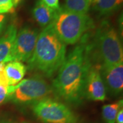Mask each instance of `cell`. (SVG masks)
<instances>
[{
  "mask_svg": "<svg viewBox=\"0 0 123 123\" xmlns=\"http://www.w3.org/2000/svg\"><path fill=\"white\" fill-rule=\"evenodd\" d=\"M92 64L98 67L123 62V46L117 31L108 21L101 23L90 40Z\"/></svg>",
  "mask_w": 123,
  "mask_h": 123,
  "instance_id": "3",
  "label": "cell"
},
{
  "mask_svg": "<svg viewBox=\"0 0 123 123\" xmlns=\"http://www.w3.org/2000/svg\"><path fill=\"white\" fill-rule=\"evenodd\" d=\"M62 8L75 13L87 14L92 5L91 0H64Z\"/></svg>",
  "mask_w": 123,
  "mask_h": 123,
  "instance_id": "14",
  "label": "cell"
},
{
  "mask_svg": "<svg viewBox=\"0 0 123 123\" xmlns=\"http://www.w3.org/2000/svg\"><path fill=\"white\" fill-rule=\"evenodd\" d=\"M123 0H93V8L101 16H108L118 10Z\"/></svg>",
  "mask_w": 123,
  "mask_h": 123,
  "instance_id": "13",
  "label": "cell"
},
{
  "mask_svg": "<svg viewBox=\"0 0 123 123\" xmlns=\"http://www.w3.org/2000/svg\"><path fill=\"white\" fill-rule=\"evenodd\" d=\"M66 49V44L58 37L52 23L49 24L38 34L34 51L27 62L29 68L52 77L65 60Z\"/></svg>",
  "mask_w": 123,
  "mask_h": 123,
  "instance_id": "2",
  "label": "cell"
},
{
  "mask_svg": "<svg viewBox=\"0 0 123 123\" xmlns=\"http://www.w3.org/2000/svg\"><path fill=\"white\" fill-rule=\"evenodd\" d=\"M4 71L9 86H15L23 80L26 73L27 67L21 62H9L5 64Z\"/></svg>",
  "mask_w": 123,
  "mask_h": 123,
  "instance_id": "12",
  "label": "cell"
},
{
  "mask_svg": "<svg viewBox=\"0 0 123 123\" xmlns=\"http://www.w3.org/2000/svg\"><path fill=\"white\" fill-rule=\"evenodd\" d=\"M9 99L16 103H34L45 98L51 92L47 82L39 75L23 79L15 86H9Z\"/></svg>",
  "mask_w": 123,
  "mask_h": 123,
  "instance_id": "5",
  "label": "cell"
},
{
  "mask_svg": "<svg viewBox=\"0 0 123 123\" xmlns=\"http://www.w3.org/2000/svg\"><path fill=\"white\" fill-rule=\"evenodd\" d=\"M115 123H123V108L119 110L116 118Z\"/></svg>",
  "mask_w": 123,
  "mask_h": 123,
  "instance_id": "21",
  "label": "cell"
},
{
  "mask_svg": "<svg viewBox=\"0 0 123 123\" xmlns=\"http://www.w3.org/2000/svg\"><path fill=\"white\" fill-rule=\"evenodd\" d=\"M105 86L98 67L92 65L88 72L85 86V97L94 101H103L106 98Z\"/></svg>",
  "mask_w": 123,
  "mask_h": 123,
  "instance_id": "9",
  "label": "cell"
},
{
  "mask_svg": "<svg viewBox=\"0 0 123 123\" xmlns=\"http://www.w3.org/2000/svg\"><path fill=\"white\" fill-rule=\"evenodd\" d=\"M123 100L105 105L102 107V115L106 123H115L119 110L123 107Z\"/></svg>",
  "mask_w": 123,
  "mask_h": 123,
  "instance_id": "15",
  "label": "cell"
},
{
  "mask_svg": "<svg viewBox=\"0 0 123 123\" xmlns=\"http://www.w3.org/2000/svg\"><path fill=\"white\" fill-rule=\"evenodd\" d=\"M21 0H14V4H15V6H17L20 2H21Z\"/></svg>",
  "mask_w": 123,
  "mask_h": 123,
  "instance_id": "23",
  "label": "cell"
},
{
  "mask_svg": "<svg viewBox=\"0 0 123 123\" xmlns=\"http://www.w3.org/2000/svg\"><path fill=\"white\" fill-rule=\"evenodd\" d=\"M17 34V27L12 23L6 27L0 36V64L10 62L15 38Z\"/></svg>",
  "mask_w": 123,
  "mask_h": 123,
  "instance_id": "10",
  "label": "cell"
},
{
  "mask_svg": "<svg viewBox=\"0 0 123 123\" xmlns=\"http://www.w3.org/2000/svg\"><path fill=\"white\" fill-rule=\"evenodd\" d=\"M4 66V63L0 64V86L3 87H8V81L5 73Z\"/></svg>",
  "mask_w": 123,
  "mask_h": 123,
  "instance_id": "17",
  "label": "cell"
},
{
  "mask_svg": "<svg viewBox=\"0 0 123 123\" xmlns=\"http://www.w3.org/2000/svg\"><path fill=\"white\" fill-rule=\"evenodd\" d=\"M92 1H93V0H91V1H92Z\"/></svg>",
  "mask_w": 123,
  "mask_h": 123,
  "instance_id": "25",
  "label": "cell"
},
{
  "mask_svg": "<svg viewBox=\"0 0 123 123\" xmlns=\"http://www.w3.org/2000/svg\"><path fill=\"white\" fill-rule=\"evenodd\" d=\"M8 21V17L6 14H0V36L2 34V33L4 31L6 27Z\"/></svg>",
  "mask_w": 123,
  "mask_h": 123,
  "instance_id": "20",
  "label": "cell"
},
{
  "mask_svg": "<svg viewBox=\"0 0 123 123\" xmlns=\"http://www.w3.org/2000/svg\"><path fill=\"white\" fill-rule=\"evenodd\" d=\"M57 10L50 8L44 4L43 0H36L35 6L32 10L33 17L36 21L43 28L53 22Z\"/></svg>",
  "mask_w": 123,
  "mask_h": 123,
  "instance_id": "11",
  "label": "cell"
},
{
  "mask_svg": "<svg viewBox=\"0 0 123 123\" xmlns=\"http://www.w3.org/2000/svg\"><path fill=\"white\" fill-rule=\"evenodd\" d=\"M0 123H17V122L14 121L13 120L10 118H0Z\"/></svg>",
  "mask_w": 123,
  "mask_h": 123,
  "instance_id": "22",
  "label": "cell"
},
{
  "mask_svg": "<svg viewBox=\"0 0 123 123\" xmlns=\"http://www.w3.org/2000/svg\"><path fill=\"white\" fill-rule=\"evenodd\" d=\"M32 110L44 123H77L78 118L65 104L45 98L33 103Z\"/></svg>",
  "mask_w": 123,
  "mask_h": 123,
  "instance_id": "6",
  "label": "cell"
},
{
  "mask_svg": "<svg viewBox=\"0 0 123 123\" xmlns=\"http://www.w3.org/2000/svg\"><path fill=\"white\" fill-rule=\"evenodd\" d=\"M15 7L14 0H0V14H6L12 12Z\"/></svg>",
  "mask_w": 123,
  "mask_h": 123,
  "instance_id": "16",
  "label": "cell"
},
{
  "mask_svg": "<svg viewBox=\"0 0 123 123\" xmlns=\"http://www.w3.org/2000/svg\"><path fill=\"white\" fill-rule=\"evenodd\" d=\"M92 65L90 38L88 33L66 56L53 81L55 93L69 103L80 104L85 98L86 81Z\"/></svg>",
  "mask_w": 123,
  "mask_h": 123,
  "instance_id": "1",
  "label": "cell"
},
{
  "mask_svg": "<svg viewBox=\"0 0 123 123\" xmlns=\"http://www.w3.org/2000/svg\"><path fill=\"white\" fill-rule=\"evenodd\" d=\"M38 34L36 30L30 27H24L17 31L10 62L29 61L34 51Z\"/></svg>",
  "mask_w": 123,
  "mask_h": 123,
  "instance_id": "7",
  "label": "cell"
},
{
  "mask_svg": "<svg viewBox=\"0 0 123 123\" xmlns=\"http://www.w3.org/2000/svg\"><path fill=\"white\" fill-rule=\"evenodd\" d=\"M8 87H3L0 86V105L9 99Z\"/></svg>",
  "mask_w": 123,
  "mask_h": 123,
  "instance_id": "18",
  "label": "cell"
},
{
  "mask_svg": "<svg viewBox=\"0 0 123 123\" xmlns=\"http://www.w3.org/2000/svg\"><path fill=\"white\" fill-rule=\"evenodd\" d=\"M106 88L113 96L122 93L123 90V62L111 66H98Z\"/></svg>",
  "mask_w": 123,
  "mask_h": 123,
  "instance_id": "8",
  "label": "cell"
},
{
  "mask_svg": "<svg viewBox=\"0 0 123 123\" xmlns=\"http://www.w3.org/2000/svg\"><path fill=\"white\" fill-rule=\"evenodd\" d=\"M51 23L58 37L65 44L79 43L94 27L92 18L88 14L70 12L62 6L57 10Z\"/></svg>",
  "mask_w": 123,
  "mask_h": 123,
  "instance_id": "4",
  "label": "cell"
},
{
  "mask_svg": "<svg viewBox=\"0 0 123 123\" xmlns=\"http://www.w3.org/2000/svg\"><path fill=\"white\" fill-rule=\"evenodd\" d=\"M43 1L44 4L54 10H57L60 7L59 4V0H43Z\"/></svg>",
  "mask_w": 123,
  "mask_h": 123,
  "instance_id": "19",
  "label": "cell"
},
{
  "mask_svg": "<svg viewBox=\"0 0 123 123\" xmlns=\"http://www.w3.org/2000/svg\"><path fill=\"white\" fill-rule=\"evenodd\" d=\"M28 123V122H22V123Z\"/></svg>",
  "mask_w": 123,
  "mask_h": 123,
  "instance_id": "24",
  "label": "cell"
}]
</instances>
